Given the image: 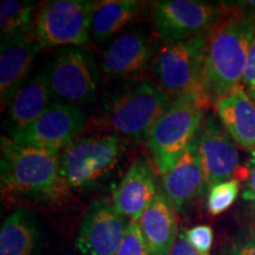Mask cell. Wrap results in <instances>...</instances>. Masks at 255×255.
<instances>
[{
	"mask_svg": "<svg viewBox=\"0 0 255 255\" xmlns=\"http://www.w3.org/2000/svg\"><path fill=\"white\" fill-rule=\"evenodd\" d=\"M51 98L52 95L46 72L43 70L24 83L9 104L12 129L25 127L36 121L49 108Z\"/></svg>",
	"mask_w": 255,
	"mask_h": 255,
	"instance_id": "obj_20",
	"label": "cell"
},
{
	"mask_svg": "<svg viewBox=\"0 0 255 255\" xmlns=\"http://www.w3.org/2000/svg\"><path fill=\"white\" fill-rule=\"evenodd\" d=\"M95 1L53 0L38 9L34 34L43 47L77 46L88 43Z\"/></svg>",
	"mask_w": 255,
	"mask_h": 255,
	"instance_id": "obj_9",
	"label": "cell"
},
{
	"mask_svg": "<svg viewBox=\"0 0 255 255\" xmlns=\"http://www.w3.org/2000/svg\"><path fill=\"white\" fill-rule=\"evenodd\" d=\"M155 175L148 161L136 159L115 190V209L129 222H138L157 193Z\"/></svg>",
	"mask_w": 255,
	"mask_h": 255,
	"instance_id": "obj_15",
	"label": "cell"
},
{
	"mask_svg": "<svg viewBox=\"0 0 255 255\" xmlns=\"http://www.w3.org/2000/svg\"><path fill=\"white\" fill-rule=\"evenodd\" d=\"M221 6L196 0H163L156 2L155 27L162 40L171 41L200 36L221 20Z\"/></svg>",
	"mask_w": 255,
	"mask_h": 255,
	"instance_id": "obj_10",
	"label": "cell"
},
{
	"mask_svg": "<svg viewBox=\"0 0 255 255\" xmlns=\"http://www.w3.org/2000/svg\"><path fill=\"white\" fill-rule=\"evenodd\" d=\"M247 181L245 187L244 197L255 206V152H252V157L247 167Z\"/></svg>",
	"mask_w": 255,
	"mask_h": 255,
	"instance_id": "obj_29",
	"label": "cell"
},
{
	"mask_svg": "<svg viewBox=\"0 0 255 255\" xmlns=\"http://www.w3.org/2000/svg\"><path fill=\"white\" fill-rule=\"evenodd\" d=\"M39 242L40 231L32 210L21 207L2 222L0 255H36Z\"/></svg>",
	"mask_w": 255,
	"mask_h": 255,
	"instance_id": "obj_19",
	"label": "cell"
},
{
	"mask_svg": "<svg viewBox=\"0 0 255 255\" xmlns=\"http://www.w3.org/2000/svg\"><path fill=\"white\" fill-rule=\"evenodd\" d=\"M36 2L1 0L0 2V27L1 38L34 31L38 11Z\"/></svg>",
	"mask_w": 255,
	"mask_h": 255,
	"instance_id": "obj_22",
	"label": "cell"
},
{
	"mask_svg": "<svg viewBox=\"0 0 255 255\" xmlns=\"http://www.w3.org/2000/svg\"><path fill=\"white\" fill-rule=\"evenodd\" d=\"M219 121L232 139L245 150L255 152V103L242 84L214 103Z\"/></svg>",
	"mask_w": 255,
	"mask_h": 255,
	"instance_id": "obj_17",
	"label": "cell"
},
{
	"mask_svg": "<svg viewBox=\"0 0 255 255\" xmlns=\"http://www.w3.org/2000/svg\"><path fill=\"white\" fill-rule=\"evenodd\" d=\"M171 101L163 88L150 79H132L104 96L102 114L116 132L146 139Z\"/></svg>",
	"mask_w": 255,
	"mask_h": 255,
	"instance_id": "obj_3",
	"label": "cell"
},
{
	"mask_svg": "<svg viewBox=\"0 0 255 255\" xmlns=\"http://www.w3.org/2000/svg\"><path fill=\"white\" fill-rule=\"evenodd\" d=\"M124 149L116 133L78 137L59 154L60 176L69 190L90 188L114 170Z\"/></svg>",
	"mask_w": 255,
	"mask_h": 255,
	"instance_id": "obj_5",
	"label": "cell"
},
{
	"mask_svg": "<svg viewBox=\"0 0 255 255\" xmlns=\"http://www.w3.org/2000/svg\"><path fill=\"white\" fill-rule=\"evenodd\" d=\"M209 105L199 96L181 95L171 101L159 117L146 138L159 174L168 173L195 141L205 119L203 114Z\"/></svg>",
	"mask_w": 255,
	"mask_h": 255,
	"instance_id": "obj_4",
	"label": "cell"
},
{
	"mask_svg": "<svg viewBox=\"0 0 255 255\" xmlns=\"http://www.w3.org/2000/svg\"><path fill=\"white\" fill-rule=\"evenodd\" d=\"M186 235L188 241L197 251L202 253H209L213 246V241H214V232L209 226H196V227L190 228L189 231H186Z\"/></svg>",
	"mask_w": 255,
	"mask_h": 255,
	"instance_id": "obj_25",
	"label": "cell"
},
{
	"mask_svg": "<svg viewBox=\"0 0 255 255\" xmlns=\"http://www.w3.org/2000/svg\"><path fill=\"white\" fill-rule=\"evenodd\" d=\"M1 191L6 195L58 202L69 193L60 176L59 154L1 138Z\"/></svg>",
	"mask_w": 255,
	"mask_h": 255,
	"instance_id": "obj_2",
	"label": "cell"
},
{
	"mask_svg": "<svg viewBox=\"0 0 255 255\" xmlns=\"http://www.w3.org/2000/svg\"><path fill=\"white\" fill-rule=\"evenodd\" d=\"M252 101H253V102H254V103H255V98H254V100H252Z\"/></svg>",
	"mask_w": 255,
	"mask_h": 255,
	"instance_id": "obj_30",
	"label": "cell"
},
{
	"mask_svg": "<svg viewBox=\"0 0 255 255\" xmlns=\"http://www.w3.org/2000/svg\"><path fill=\"white\" fill-rule=\"evenodd\" d=\"M87 121V114L79 107L53 102L36 121L9 130V139L19 145L60 154L78 138Z\"/></svg>",
	"mask_w": 255,
	"mask_h": 255,
	"instance_id": "obj_8",
	"label": "cell"
},
{
	"mask_svg": "<svg viewBox=\"0 0 255 255\" xmlns=\"http://www.w3.org/2000/svg\"><path fill=\"white\" fill-rule=\"evenodd\" d=\"M51 95L59 103L76 107L92 103L100 87L94 57L77 46L64 47L45 69Z\"/></svg>",
	"mask_w": 255,
	"mask_h": 255,
	"instance_id": "obj_7",
	"label": "cell"
},
{
	"mask_svg": "<svg viewBox=\"0 0 255 255\" xmlns=\"http://www.w3.org/2000/svg\"><path fill=\"white\" fill-rule=\"evenodd\" d=\"M116 255H149L138 223H128L126 235Z\"/></svg>",
	"mask_w": 255,
	"mask_h": 255,
	"instance_id": "obj_24",
	"label": "cell"
},
{
	"mask_svg": "<svg viewBox=\"0 0 255 255\" xmlns=\"http://www.w3.org/2000/svg\"><path fill=\"white\" fill-rule=\"evenodd\" d=\"M197 148L206 189L232 180L240 168V155L235 142L213 115L202 121L197 133Z\"/></svg>",
	"mask_w": 255,
	"mask_h": 255,
	"instance_id": "obj_12",
	"label": "cell"
},
{
	"mask_svg": "<svg viewBox=\"0 0 255 255\" xmlns=\"http://www.w3.org/2000/svg\"><path fill=\"white\" fill-rule=\"evenodd\" d=\"M170 255H209V253H202L196 250L193 245L188 241L186 231L181 229L178 232V237L175 241L173 250L170 252Z\"/></svg>",
	"mask_w": 255,
	"mask_h": 255,
	"instance_id": "obj_28",
	"label": "cell"
},
{
	"mask_svg": "<svg viewBox=\"0 0 255 255\" xmlns=\"http://www.w3.org/2000/svg\"><path fill=\"white\" fill-rule=\"evenodd\" d=\"M239 191H240V182L235 178L210 187L207 196L208 212L212 215L222 214L235 202Z\"/></svg>",
	"mask_w": 255,
	"mask_h": 255,
	"instance_id": "obj_23",
	"label": "cell"
},
{
	"mask_svg": "<svg viewBox=\"0 0 255 255\" xmlns=\"http://www.w3.org/2000/svg\"><path fill=\"white\" fill-rule=\"evenodd\" d=\"M128 223L113 202L95 201L79 223L76 247L83 255H116L126 235Z\"/></svg>",
	"mask_w": 255,
	"mask_h": 255,
	"instance_id": "obj_11",
	"label": "cell"
},
{
	"mask_svg": "<svg viewBox=\"0 0 255 255\" xmlns=\"http://www.w3.org/2000/svg\"><path fill=\"white\" fill-rule=\"evenodd\" d=\"M207 37L203 34L167 43L158 50L154 69L158 83L170 96L195 95L210 101L203 85Z\"/></svg>",
	"mask_w": 255,
	"mask_h": 255,
	"instance_id": "obj_6",
	"label": "cell"
},
{
	"mask_svg": "<svg viewBox=\"0 0 255 255\" xmlns=\"http://www.w3.org/2000/svg\"><path fill=\"white\" fill-rule=\"evenodd\" d=\"M255 31V18L241 12L220 20L207 38L203 85L210 103L241 84Z\"/></svg>",
	"mask_w": 255,
	"mask_h": 255,
	"instance_id": "obj_1",
	"label": "cell"
},
{
	"mask_svg": "<svg viewBox=\"0 0 255 255\" xmlns=\"http://www.w3.org/2000/svg\"><path fill=\"white\" fill-rule=\"evenodd\" d=\"M205 178L197 148V137L177 163L162 175V191L171 207L181 212L188 203L205 193Z\"/></svg>",
	"mask_w": 255,
	"mask_h": 255,
	"instance_id": "obj_16",
	"label": "cell"
},
{
	"mask_svg": "<svg viewBox=\"0 0 255 255\" xmlns=\"http://www.w3.org/2000/svg\"><path fill=\"white\" fill-rule=\"evenodd\" d=\"M139 8L135 0H104L95 2L91 13L90 34L95 40L105 41L130 23Z\"/></svg>",
	"mask_w": 255,
	"mask_h": 255,
	"instance_id": "obj_21",
	"label": "cell"
},
{
	"mask_svg": "<svg viewBox=\"0 0 255 255\" xmlns=\"http://www.w3.org/2000/svg\"><path fill=\"white\" fill-rule=\"evenodd\" d=\"M137 223L149 255H170L180 231L175 209L161 189Z\"/></svg>",
	"mask_w": 255,
	"mask_h": 255,
	"instance_id": "obj_18",
	"label": "cell"
},
{
	"mask_svg": "<svg viewBox=\"0 0 255 255\" xmlns=\"http://www.w3.org/2000/svg\"><path fill=\"white\" fill-rule=\"evenodd\" d=\"M154 55L150 37L142 30L126 31L105 50L102 70L110 78L136 77Z\"/></svg>",
	"mask_w": 255,
	"mask_h": 255,
	"instance_id": "obj_14",
	"label": "cell"
},
{
	"mask_svg": "<svg viewBox=\"0 0 255 255\" xmlns=\"http://www.w3.org/2000/svg\"><path fill=\"white\" fill-rule=\"evenodd\" d=\"M225 255H255V229L233 244Z\"/></svg>",
	"mask_w": 255,
	"mask_h": 255,
	"instance_id": "obj_27",
	"label": "cell"
},
{
	"mask_svg": "<svg viewBox=\"0 0 255 255\" xmlns=\"http://www.w3.org/2000/svg\"><path fill=\"white\" fill-rule=\"evenodd\" d=\"M244 87L246 89V91L250 95L252 100L255 98V31L253 39H252L250 51H248V57H247V64L246 69H245V75L244 79Z\"/></svg>",
	"mask_w": 255,
	"mask_h": 255,
	"instance_id": "obj_26",
	"label": "cell"
},
{
	"mask_svg": "<svg viewBox=\"0 0 255 255\" xmlns=\"http://www.w3.org/2000/svg\"><path fill=\"white\" fill-rule=\"evenodd\" d=\"M40 49L34 31L1 38L0 96L2 109L11 104L15 94L23 87Z\"/></svg>",
	"mask_w": 255,
	"mask_h": 255,
	"instance_id": "obj_13",
	"label": "cell"
}]
</instances>
